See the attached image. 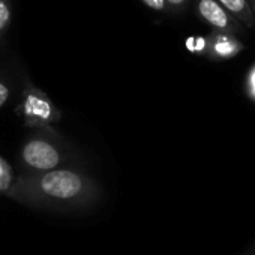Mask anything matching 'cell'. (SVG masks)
<instances>
[{
    "mask_svg": "<svg viewBox=\"0 0 255 255\" xmlns=\"http://www.w3.org/2000/svg\"><path fill=\"white\" fill-rule=\"evenodd\" d=\"M165 2L168 6H173V8H183L188 0H165Z\"/></svg>",
    "mask_w": 255,
    "mask_h": 255,
    "instance_id": "10",
    "label": "cell"
},
{
    "mask_svg": "<svg viewBox=\"0 0 255 255\" xmlns=\"http://www.w3.org/2000/svg\"><path fill=\"white\" fill-rule=\"evenodd\" d=\"M87 191V180L72 170L24 173L8 189L9 198L38 209L63 207L80 201Z\"/></svg>",
    "mask_w": 255,
    "mask_h": 255,
    "instance_id": "1",
    "label": "cell"
},
{
    "mask_svg": "<svg viewBox=\"0 0 255 255\" xmlns=\"http://www.w3.org/2000/svg\"><path fill=\"white\" fill-rule=\"evenodd\" d=\"M218 42H219V44L215 45V50H216V53L221 54V56L228 57V56H231L233 53L237 51V50H233V45L236 44V42H233V41L228 42L227 39H218ZM234 47H237V45H234Z\"/></svg>",
    "mask_w": 255,
    "mask_h": 255,
    "instance_id": "7",
    "label": "cell"
},
{
    "mask_svg": "<svg viewBox=\"0 0 255 255\" xmlns=\"http://www.w3.org/2000/svg\"><path fill=\"white\" fill-rule=\"evenodd\" d=\"M197 9L201 18L218 30L228 33H237L242 30L243 24L237 21L218 0H198Z\"/></svg>",
    "mask_w": 255,
    "mask_h": 255,
    "instance_id": "4",
    "label": "cell"
},
{
    "mask_svg": "<svg viewBox=\"0 0 255 255\" xmlns=\"http://www.w3.org/2000/svg\"><path fill=\"white\" fill-rule=\"evenodd\" d=\"M218 2L242 24L248 27L255 26L252 9L248 3V0H218Z\"/></svg>",
    "mask_w": 255,
    "mask_h": 255,
    "instance_id": "5",
    "label": "cell"
},
{
    "mask_svg": "<svg viewBox=\"0 0 255 255\" xmlns=\"http://www.w3.org/2000/svg\"><path fill=\"white\" fill-rule=\"evenodd\" d=\"M12 21V5L11 0H0V38L9 29Z\"/></svg>",
    "mask_w": 255,
    "mask_h": 255,
    "instance_id": "6",
    "label": "cell"
},
{
    "mask_svg": "<svg viewBox=\"0 0 255 255\" xmlns=\"http://www.w3.org/2000/svg\"><path fill=\"white\" fill-rule=\"evenodd\" d=\"M23 164L35 173H44L54 170L60 161V152L54 144L44 138H30L21 149Z\"/></svg>",
    "mask_w": 255,
    "mask_h": 255,
    "instance_id": "3",
    "label": "cell"
},
{
    "mask_svg": "<svg viewBox=\"0 0 255 255\" xmlns=\"http://www.w3.org/2000/svg\"><path fill=\"white\" fill-rule=\"evenodd\" d=\"M252 2V9H254V12H255V0H251Z\"/></svg>",
    "mask_w": 255,
    "mask_h": 255,
    "instance_id": "11",
    "label": "cell"
},
{
    "mask_svg": "<svg viewBox=\"0 0 255 255\" xmlns=\"http://www.w3.org/2000/svg\"><path fill=\"white\" fill-rule=\"evenodd\" d=\"M9 95H11L9 87L3 81H0V108L6 104V101L9 99Z\"/></svg>",
    "mask_w": 255,
    "mask_h": 255,
    "instance_id": "9",
    "label": "cell"
},
{
    "mask_svg": "<svg viewBox=\"0 0 255 255\" xmlns=\"http://www.w3.org/2000/svg\"><path fill=\"white\" fill-rule=\"evenodd\" d=\"M20 113L26 125L33 128H44L56 120V108L50 98L32 84L23 92V101L20 105Z\"/></svg>",
    "mask_w": 255,
    "mask_h": 255,
    "instance_id": "2",
    "label": "cell"
},
{
    "mask_svg": "<svg viewBox=\"0 0 255 255\" xmlns=\"http://www.w3.org/2000/svg\"><path fill=\"white\" fill-rule=\"evenodd\" d=\"M141 2L153 11H165L167 9L165 0H141Z\"/></svg>",
    "mask_w": 255,
    "mask_h": 255,
    "instance_id": "8",
    "label": "cell"
}]
</instances>
